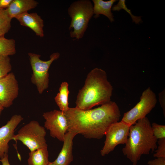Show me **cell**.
Wrapping results in <instances>:
<instances>
[{"mask_svg":"<svg viewBox=\"0 0 165 165\" xmlns=\"http://www.w3.org/2000/svg\"><path fill=\"white\" fill-rule=\"evenodd\" d=\"M64 113L68 123L67 132L98 139L102 138L108 127L119 122L121 116L118 106L112 101L93 109L69 107Z\"/></svg>","mask_w":165,"mask_h":165,"instance_id":"1","label":"cell"},{"mask_svg":"<svg viewBox=\"0 0 165 165\" xmlns=\"http://www.w3.org/2000/svg\"><path fill=\"white\" fill-rule=\"evenodd\" d=\"M113 90L106 72L95 68L88 74L83 86L79 90L75 107L86 110L108 103L111 101Z\"/></svg>","mask_w":165,"mask_h":165,"instance_id":"2","label":"cell"},{"mask_svg":"<svg viewBox=\"0 0 165 165\" xmlns=\"http://www.w3.org/2000/svg\"><path fill=\"white\" fill-rule=\"evenodd\" d=\"M157 139L152 133L150 122L146 117L138 120L130 127L128 137L122 152L136 165L142 155H148L157 148Z\"/></svg>","mask_w":165,"mask_h":165,"instance_id":"3","label":"cell"},{"mask_svg":"<svg viewBox=\"0 0 165 165\" xmlns=\"http://www.w3.org/2000/svg\"><path fill=\"white\" fill-rule=\"evenodd\" d=\"M93 6L88 0H80L74 2L68 8V11L71 18L69 29L71 38L79 39L82 38L93 16Z\"/></svg>","mask_w":165,"mask_h":165,"instance_id":"4","label":"cell"},{"mask_svg":"<svg viewBox=\"0 0 165 165\" xmlns=\"http://www.w3.org/2000/svg\"><path fill=\"white\" fill-rule=\"evenodd\" d=\"M46 132L45 127L38 122L32 120L20 129L13 140L21 141L30 151L41 148H47L45 139Z\"/></svg>","mask_w":165,"mask_h":165,"instance_id":"5","label":"cell"},{"mask_svg":"<svg viewBox=\"0 0 165 165\" xmlns=\"http://www.w3.org/2000/svg\"><path fill=\"white\" fill-rule=\"evenodd\" d=\"M28 55L32 70L31 81L41 94L49 87L50 67L54 61L59 58L60 54L58 52L54 53L50 56L49 60L45 61L40 59L39 54L29 53Z\"/></svg>","mask_w":165,"mask_h":165,"instance_id":"6","label":"cell"},{"mask_svg":"<svg viewBox=\"0 0 165 165\" xmlns=\"http://www.w3.org/2000/svg\"><path fill=\"white\" fill-rule=\"evenodd\" d=\"M157 102L156 95L150 87L144 91L138 102L125 113L121 121L130 126L144 118L155 107Z\"/></svg>","mask_w":165,"mask_h":165,"instance_id":"7","label":"cell"},{"mask_svg":"<svg viewBox=\"0 0 165 165\" xmlns=\"http://www.w3.org/2000/svg\"><path fill=\"white\" fill-rule=\"evenodd\" d=\"M130 127L121 121L112 124L108 127L105 133L106 139L104 145L100 151L102 156L113 151L118 145L126 144Z\"/></svg>","mask_w":165,"mask_h":165,"instance_id":"8","label":"cell"},{"mask_svg":"<svg viewBox=\"0 0 165 165\" xmlns=\"http://www.w3.org/2000/svg\"><path fill=\"white\" fill-rule=\"evenodd\" d=\"M44 127L50 130V136L63 142L67 132L68 123L64 113L60 110H54L44 112Z\"/></svg>","mask_w":165,"mask_h":165,"instance_id":"9","label":"cell"},{"mask_svg":"<svg viewBox=\"0 0 165 165\" xmlns=\"http://www.w3.org/2000/svg\"><path fill=\"white\" fill-rule=\"evenodd\" d=\"M19 85L14 74L10 72L0 79V104L4 108H8L17 97Z\"/></svg>","mask_w":165,"mask_h":165,"instance_id":"10","label":"cell"},{"mask_svg":"<svg viewBox=\"0 0 165 165\" xmlns=\"http://www.w3.org/2000/svg\"><path fill=\"white\" fill-rule=\"evenodd\" d=\"M23 118L19 115H13L7 123L0 127V159L2 158L9 151V142L13 139L15 130L23 120Z\"/></svg>","mask_w":165,"mask_h":165,"instance_id":"11","label":"cell"},{"mask_svg":"<svg viewBox=\"0 0 165 165\" xmlns=\"http://www.w3.org/2000/svg\"><path fill=\"white\" fill-rule=\"evenodd\" d=\"M16 19L22 26L28 27L31 29L36 35L40 37L44 36L43 19L36 13H25Z\"/></svg>","mask_w":165,"mask_h":165,"instance_id":"12","label":"cell"},{"mask_svg":"<svg viewBox=\"0 0 165 165\" xmlns=\"http://www.w3.org/2000/svg\"><path fill=\"white\" fill-rule=\"evenodd\" d=\"M76 134L67 132L64 136L63 145L57 158L53 162L57 165H69L73 160V139Z\"/></svg>","mask_w":165,"mask_h":165,"instance_id":"13","label":"cell"},{"mask_svg":"<svg viewBox=\"0 0 165 165\" xmlns=\"http://www.w3.org/2000/svg\"><path fill=\"white\" fill-rule=\"evenodd\" d=\"M38 3L35 0H13L6 9L9 15L13 19L37 7Z\"/></svg>","mask_w":165,"mask_h":165,"instance_id":"14","label":"cell"},{"mask_svg":"<svg viewBox=\"0 0 165 165\" xmlns=\"http://www.w3.org/2000/svg\"><path fill=\"white\" fill-rule=\"evenodd\" d=\"M94 6H93V13L94 16L97 18L100 14H102L106 16L111 22L114 21V16L111 12L112 6L116 0H110L105 1L102 0H93Z\"/></svg>","mask_w":165,"mask_h":165,"instance_id":"15","label":"cell"},{"mask_svg":"<svg viewBox=\"0 0 165 165\" xmlns=\"http://www.w3.org/2000/svg\"><path fill=\"white\" fill-rule=\"evenodd\" d=\"M68 84L66 82L61 83L59 88V92L54 98L55 101L60 111L65 112L69 109Z\"/></svg>","mask_w":165,"mask_h":165,"instance_id":"16","label":"cell"},{"mask_svg":"<svg viewBox=\"0 0 165 165\" xmlns=\"http://www.w3.org/2000/svg\"><path fill=\"white\" fill-rule=\"evenodd\" d=\"M29 155L28 165H47L50 162L47 148L30 151Z\"/></svg>","mask_w":165,"mask_h":165,"instance_id":"17","label":"cell"},{"mask_svg":"<svg viewBox=\"0 0 165 165\" xmlns=\"http://www.w3.org/2000/svg\"><path fill=\"white\" fill-rule=\"evenodd\" d=\"M16 53L15 40L6 38L4 36L0 37V56H9Z\"/></svg>","mask_w":165,"mask_h":165,"instance_id":"18","label":"cell"},{"mask_svg":"<svg viewBox=\"0 0 165 165\" xmlns=\"http://www.w3.org/2000/svg\"><path fill=\"white\" fill-rule=\"evenodd\" d=\"M12 19L6 9H0V37L4 36L10 30Z\"/></svg>","mask_w":165,"mask_h":165,"instance_id":"19","label":"cell"},{"mask_svg":"<svg viewBox=\"0 0 165 165\" xmlns=\"http://www.w3.org/2000/svg\"><path fill=\"white\" fill-rule=\"evenodd\" d=\"M126 1L125 0H120L118 3L114 6L112 8L113 11H119L121 9H123L127 12L131 16L133 22L136 24H139L142 22V20L141 16H136L134 15L132 13L130 9H129L125 4Z\"/></svg>","mask_w":165,"mask_h":165,"instance_id":"20","label":"cell"},{"mask_svg":"<svg viewBox=\"0 0 165 165\" xmlns=\"http://www.w3.org/2000/svg\"><path fill=\"white\" fill-rule=\"evenodd\" d=\"M12 68L9 57L0 56V79L9 73Z\"/></svg>","mask_w":165,"mask_h":165,"instance_id":"21","label":"cell"},{"mask_svg":"<svg viewBox=\"0 0 165 165\" xmlns=\"http://www.w3.org/2000/svg\"><path fill=\"white\" fill-rule=\"evenodd\" d=\"M153 135L157 139L165 138V125L155 123L151 124Z\"/></svg>","mask_w":165,"mask_h":165,"instance_id":"22","label":"cell"},{"mask_svg":"<svg viewBox=\"0 0 165 165\" xmlns=\"http://www.w3.org/2000/svg\"><path fill=\"white\" fill-rule=\"evenodd\" d=\"M157 142L158 146L153 156L156 158H165V138L159 139Z\"/></svg>","mask_w":165,"mask_h":165,"instance_id":"23","label":"cell"},{"mask_svg":"<svg viewBox=\"0 0 165 165\" xmlns=\"http://www.w3.org/2000/svg\"><path fill=\"white\" fill-rule=\"evenodd\" d=\"M148 165H165V158H156L154 160H149Z\"/></svg>","mask_w":165,"mask_h":165,"instance_id":"24","label":"cell"},{"mask_svg":"<svg viewBox=\"0 0 165 165\" xmlns=\"http://www.w3.org/2000/svg\"><path fill=\"white\" fill-rule=\"evenodd\" d=\"M165 90H163L159 94V100L161 107L163 111V114L165 116Z\"/></svg>","mask_w":165,"mask_h":165,"instance_id":"25","label":"cell"},{"mask_svg":"<svg viewBox=\"0 0 165 165\" xmlns=\"http://www.w3.org/2000/svg\"><path fill=\"white\" fill-rule=\"evenodd\" d=\"M13 0H0V9H7Z\"/></svg>","mask_w":165,"mask_h":165,"instance_id":"26","label":"cell"},{"mask_svg":"<svg viewBox=\"0 0 165 165\" xmlns=\"http://www.w3.org/2000/svg\"><path fill=\"white\" fill-rule=\"evenodd\" d=\"M8 154H5L3 157L0 159V161L2 163V165H10L8 160Z\"/></svg>","mask_w":165,"mask_h":165,"instance_id":"27","label":"cell"},{"mask_svg":"<svg viewBox=\"0 0 165 165\" xmlns=\"http://www.w3.org/2000/svg\"><path fill=\"white\" fill-rule=\"evenodd\" d=\"M4 108L0 104V117L1 115L2 112L4 109Z\"/></svg>","mask_w":165,"mask_h":165,"instance_id":"28","label":"cell"},{"mask_svg":"<svg viewBox=\"0 0 165 165\" xmlns=\"http://www.w3.org/2000/svg\"><path fill=\"white\" fill-rule=\"evenodd\" d=\"M47 165H57L53 163V162H50Z\"/></svg>","mask_w":165,"mask_h":165,"instance_id":"29","label":"cell"}]
</instances>
